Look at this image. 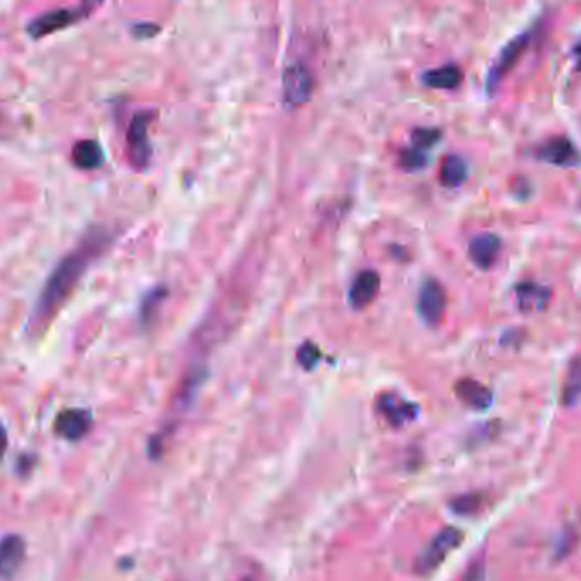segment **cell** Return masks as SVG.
I'll return each instance as SVG.
<instances>
[{
  "mask_svg": "<svg viewBox=\"0 0 581 581\" xmlns=\"http://www.w3.org/2000/svg\"><path fill=\"white\" fill-rule=\"evenodd\" d=\"M320 349L312 343V342H306L303 343L298 349V362L301 368L306 369V370H312V369L316 368V364L320 362Z\"/></svg>",
  "mask_w": 581,
  "mask_h": 581,
  "instance_id": "cell-24",
  "label": "cell"
},
{
  "mask_svg": "<svg viewBox=\"0 0 581 581\" xmlns=\"http://www.w3.org/2000/svg\"><path fill=\"white\" fill-rule=\"evenodd\" d=\"M167 296V291L164 287H156L152 293H148L145 299L142 301V306H140V316H142L143 322L148 323L154 320L155 316V312L158 310V306L162 305V301Z\"/></svg>",
  "mask_w": 581,
  "mask_h": 581,
  "instance_id": "cell-20",
  "label": "cell"
},
{
  "mask_svg": "<svg viewBox=\"0 0 581 581\" xmlns=\"http://www.w3.org/2000/svg\"><path fill=\"white\" fill-rule=\"evenodd\" d=\"M534 156L540 162L551 164L556 167H576L581 162L578 148L565 136H556L540 143L534 152Z\"/></svg>",
  "mask_w": 581,
  "mask_h": 581,
  "instance_id": "cell-6",
  "label": "cell"
},
{
  "mask_svg": "<svg viewBox=\"0 0 581 581\" xmlns=\"http://www.w3.org/2000/svg\"><path fill=\"white\" fill-rule=\"evenodd\" d=\"M440 140V131L439 129L434 128H418L413 131L411 135V142H413V146L418 148V150H426V148H432L436 143Z\"/></svg>",
  "mask_w": 581,
  "mask_h": 581,
  "instance_id": "cell-23",
  "label": "cell"
},
{
  "mask_svg": "<svg viewBox=\"0 0 581 581\" xmlns=\"http://www.w3.org/2000/svg\"><path fill=\"white\" fill-rule=\"evenodd\" d=\"M380 287H381L380 274L376 270H362L355 277L354 284L351 286V293H349L351 305L355 310L366 308L378 296Z\"/></svg>",
  "mask_w": 581,
  "mask_h": 581,
  "instance_id": "cell-11",
  "label": "cell"
},
{
  "mask_svg": "<svg viewBox=\"0 0 581 581\" xmlns=\"http://www.w3.org/2000/svg\"><path fill=\"white\" fill-rule=\"evenodd\" d=\"M314 77L308 67L301 63L289 65L283 75V98L286 108L298 109L312 99Z\"/></svg>",
  "mask_w": 581,
  "mask_h": 581,
  "instance_id": "cell-3",
  "label": "cell"
},
{
  "mask_svg": "<svg viewBox=\"0 0 581 581\" xmlns=\"http://www.w3.org/2000/svg\"><path fill=\"white\" fill-rule=\"evenodd\" d=\"M581 398V357L573 359L567 368V381L563 388V403L575 405Z\"/></svg>",
  "mask_w": 581,
  "mask_h": 581,
  "instance_id": "cell-19",
  "label": "cell"
},
{
  "mask_svg": "<svg viewBox=\"0 0 581 581\" xmlns=\"http://www.w3.org/2000/svg\"><path fill=\"white\" fill-rule=\"evenodd\" d=\"M84 15L86 14L80 7L79 9H55V11L38 15L34 21H31L28 33L33 38H44L52 33L70 28L75 23H79Z\"/></svg>",
  "mask_w": 581,
  "mask_h": 581,
  "instance_id": "cell-8",
  "label": "cell"
},
{
  "mask_svg": "<svg viewBox=\"0 0 581 581\" xmlns=\"http://www.w3.org/2000/svg\"><path fill=\"white\" fill-rule=\"evenodd\" d=\"M573 58H575L576 70L581 71V40L578 43L575 44V48H573Z\"/></svg>",
  "mask_w": 581,
  "mask_h": 581,
  "instance_id": "cell-28",
  "label": "cell"
},
{
  "mask_svg": "<svg viewBox=\"0 0 581 581\" xmlns=\"http://www.w3.org/2000/svg\"><path fill=\"white\" fill-rule=\"evenodd\" d=\"M158 26L156 24H136L135 28H133V34L136 36V38H142V40H146V38H152V36H155L156 33H158Z\"/></svg>",
  "mask_w": 581,
  "mask_h": 581,
  "instance_id": "cell-25",
  "label": "cell"
},
{
  "mask_svg": "<svg viewBox=\"0 0 581 581\" xmlns=\"http://www.w3.org/2000/svg\"><path fill=\"white\" fill-rule=\"evenodd\" d=\"M7 445H9V439H7V430H5V426L0 424V461H2V459H4V455H5Z\"/></svg>",
  "mask_w": 581,
  "mask_h": 581,
  "instance_id": "cell-26",
  "label": "cell"
},
{
  "mask_svg": "<svg viewBox=\"0 0 581 581\" xmlns=\"http://www.w3.org/2000/svg\"><path fill=\"white\" fill-rule=\"evenodd\" d=\"M501 250V240L493 233H483L469 241V258L480 269H490Z\"/></svg>",
  "mask_w": 581,
  "mask_h": 581,
  "instance_id": "cell-13",
  "label": "cell"
},
{
  "mask_svg": "<svg viewBox=\"0 0 581 581\" xmlns=\"http://www.w3.org/2000/svg\"><path fill=\"white\" fill-rule=\"evenodd\" d=\"M378 410L391 426H401L417 417L418 407L393 393H384L378 401Z\"/></svg>",
  "mask_w": 581,
  "mask_h": 581,
  "instance_id": "cell-12",
  "label": "cell"
},
{
  "mask_svg": "<svg viewBox=\"0 0 581 581\" xmlns=\"http://www.w3.org/2000/svg\"><path fill=\"white\" fill-rule=\"evenodd\" d=\"M108 233L92 230L84 237V240L79 243V247H75L69 256L63 257L58 262L57 267L44 283L43 291L34 306V312L31 314L29 326L33 332L42 330L55 318L65 301L70 298L77 284L84 277L90 264L108 247Z\"/></svg>",
  "mask_w": 581,
  "mask_h": 581,
  "instance_id": "cell-1",
  "label": "cell"
},
{
  "mask_svg": "<svg viewBox=\"0 0 581 581\" xmlns=\"http://www.w3.org/2000/svg\"><path fill=\"white\" fill-rule=\"evenodd\" d=\"M530 40H532L530 33H524V34L513 38L511 43L505 44V48L496 57L492 69L488 71V77H486V89L490 92H495L496 87L501 84V80L520 61V58L524 57L525 50L529 48Z\"/></svg>",
  "mask_w": 581,
  "mask_h": 581,
  "instance_id": "cell-5",
  "label": "cell"
},
{
  "mask_svg": "<svg viewBox=\"0 0 581 581\" xmlns=\"http://www.w3.org/2000/svg\"><path fill=\"white\" fill-rule=\"evenodd\" d=\"M463 532L457 527L442 529L436 538L428 542L426 549L420 553L415 569L422 575L432 573L444 563L447 554L454 551L463 542Z\"/></svg>",
  "mask_w": 581,
  "mask_h": 581,
  "instance_id": "cell-2",
  "label": "cell"
},
{
  "mask_svg": "<svg viewBox=\"0 0 581 581\" xmlns=\"http://www.w3.org/2000/svg\"><path fill=\"white\" fill-rule=\"evenodd\" d=\"M154 119L152 113H138L129 123L127 145L131 165L138 171L145 169L152 158V145L148 140V127Z\"/></svg>",
  "mask_w": 581,
  "mask_h": 581,
  "instance_id": "cell-4",
  "label": "cell"
},
{
  "mask_svg": "<svg viewBox=\"0 0 581 581\" xmlns=\"http://www.w3.org/2000/svg\"><path fill=\"white\" fill-rule=\"evenodd\" d=\"M468 177L466 162L457 155L445 156L440 165L439 179L445 187H457Z\"/></svg>",
  "mask_w": 581,
  "mask_h": 581,
  "instance_id": "cell-18",
  "label": "cell"
},
{
  "mask_svg": "<svg viewBox=\"0 0 581 581\" xmlns=\"http://www.w3.org/2000/svg\"><path fill=\"white\" fill-rule=\"evenodd\" d=\"M399 164L407 171H420L422 167L426 165V155L424 154V150H418V148L411 146V148H407V150L401 152Z\"/></svg>",
  "mask_w": 581,
  "mask_h": 581,
  "instance_id": "cell-22",
  "label": "cell"
},
{
  "mask_svg": "<svg viewBox=\"0 0 581 581\" xmlns=\"http://www.w3.org/2000/svg\"><path fill=\"white\" fill-rule=\"evenodd\" d=\"M445 305H447V296L442 284L436 279H426L420 287L418 301H417L418 313L426 325H439L445 312Z\"/></svg>",
  "mask_w": 581,
  "mask_h": 581,
  "instance_id": "cell-7",
  "label": "cell"
},
{
  "mask_svg": "<svg viewBox=\"0 0 581 581\" xmlns=\"http://www.w3.org/2000/svg\"><path fill=\"white\" fill-rule=\"evenodd\" d=\"M519 308L524 313L540 312L551 298V291L538 283H522L515 287Z\"/></svg>",
  "mask_w": 581,
  "mask_h": 581,
  "instance_id": "cell-14",
  "label": "cell"
},
{
  "mask_svg": "<svg viewBox=\"0 0 581 581\" xmlns=\"http://www.w3.org/2000/svg\"><path fill=\"white\" fill-rule=\"evenodd\" d=\"M422 82L430 89L453 90L463 82V70L457 65H444L439 69L428 70L422 75Z\"/></svg>",
  "mask_w": 581,
  "mask_h": 581,
  "instance_id": "cell-17",
  "label": "cell"
},
{
  "mask_svg": "<svg viewBox=\"0 0 581 581\" xmlns=\"http://www.w3.org/2000/svg\"><path fill=\"white\" fill-rule=\"evenodd\" d=\"M102 2H104V0H82L80 9L84 11V14H90L94 9H98V7H99Z\"/></svg>",
  "mask_w": 581,
  "mask_h": 581,
  "instance_id": "cell-27",
  "label": "cell"
},
{
  "mask_svg": "<svg viewBox=\"0 0 581 581\" xmlns=\"http://www.w3.org/2000/svg\"><path fill=\"white\" fill-rule=\"evenodd\" d=\"M71 160L75 167L82 171H96L104 164V152L99 143L94 140H82L75 143L71 150Z\"/></svg>",
  "mask_w": 581,
  "mask_h": 581,
  "instance_id": "cell-16",
  "label": "cell"
},
{
  "mask_svg": "<svg viewBox=\"0 0 581 581\" xmlns=\"http://www.w3.org/2000/svg\"><path fill=\"white\" fill-rule=\"evenodd\" d=\"M483 503H484V498L480 493H469V495L454 498L451 507L454 511H457L461 515H469V513L482 511Z\"/></svg>",
  "mask_w": 581,
  "mask_h": 581,
  "instance_id": "cell-21",
  "label": "cell"
},
{
  "mask_svg": "<svg viewBox=\"0 0 581 581\" xmlns=\"http://www.w3.org/2000/svg\"><path fill=\"white\" fill-rule=\"evenodd\" d=\"M90 426H92V413L82 408H70L58 413L53 424L58 437L70 442L86 437Z\"/></svg>",
  "mask_w": 581,
  "mask_h": 581,
  "instance_id": "cell-10",
  "label": "cell"
},
{
  "mask_svg": "<svg viewBox=\"0 0 581 581\" xmlns=\"http://www.w3.org/2000/svg\"><path fill=\"white\" fill-rule=\"evenodd\" d=\"M26 559V542L17 534L0 539V578L13 580Z\"/></svg>",
  "mask_w": 581,
  "mask_h": 581,
  "instance_id": "cell-9",
  "label": "cell"
},
{
  "mask_svg": "<svg viewBox=\"0 0 581 581\" xmlns=\"http://www.w3.org/2000/svg\"><path fill=\"white\" fill-rule=\"evenodd\" d=\"M455 393L463 403L474 410H486L493 403L492 389L474 380H461L455 384Z\"/></svg>",
  "mask_w": 581,
  "mask_h": 581,
  "instance_id": "cell-15",
  "label": "cell"
}]
</instances>
